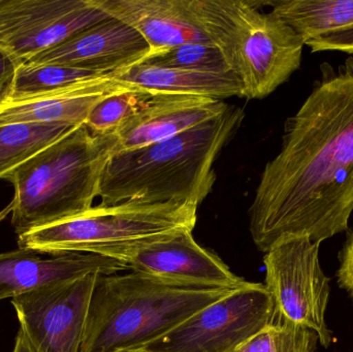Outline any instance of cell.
<instances>
[{"instance_id":"obj_1","label":"cell","mask_w":353,"mask_h":352,"mask_svg":"<svg viewBox=\"0 0 353 352\" xmlns=\"http://www.w3.org/2000/svg\"><path fill=\"white\" fill-rule=\"evenodd\" d=\"M300 109L286 120L281 149L265 165L249 208L257 249L308 237L321 244L350 229L353 213V57L325 62Z\"/></svg>"},{"instance_id":"obj_2","label":"cell","mask_w":353,"mask_h":352,"mask_svg":"<svg viewBox=\"0 0 353 352\" xmlns=\"http://www.w3.org/2000/svg\"><path fill=\"white\" fill-rule=\"evenodd\" d=\"M243 119L244 111L230 105L221 115L169 140L112 155L99 182L101 205L179 202L199 206L215 184L214 163Z\"/></svg>"},{"instance_id":"obj_3","label":"cell","mask_w":353,"mask_h":352,"mask_svg":"<svg viewBox=\"0 0 353 352\" xmlns=\"http://www.w3.org/2000/svg\"><path fill=\"white\" fill-rule=\"evenodd\" d=\"M234 289L168 280L134 271L99 274L80 352L138 351Z\"/></svg>"},{"instance_id":"obj_4","label":"cell","mask_w":353,"mask_h":352,"mask_svg":"<svg viewBox=\"0 0 353 352\" xmlns=\"http://www.w3.org/2000/svg\"><path fill=\"white\" fill-rule=\"evenodd\" d=\"M117 150L115 134L95 136L85 124L77 126L6 176L14 196L0 221L10 215L19 237L90 210Z\"/></svg>"},{"instance_id":"obj_5","label":"cell","mask_w":353,"mask_h":352,"mask_svg":"<svg viewBox=\"0 0 353 352\" xmlns=\"http://www.w3.org/2000/svg\"><path fill=\"white\" fill-rule=\"evenodd\" d=\"M212 43L239 79L242 97L263 99L300 70L305 41L263 1L188 0Z\"/></svg>"},{"instance_id":"obj_6","label":"cell","mask_w":353,"mask_h":352,"mask_svg":"<svg viewBox=\"0 0 353 352\" xmlns=\"http://www.w3.org/2000/svg\"><path fill=\"white\" fill-rule=\"evenodd\" d=\"M199 206L191 203L125 202L90 210L19 236L21 249L61 256L92 253L182 229H193Z\"/></svg>"},{"instance_id":"obj_7","label":"cell","mask_w":353,"mask_h":352,"mask_svg":"<svg viewBox=\"0 0 353 352\" xmlns=\"http://www.w3.org/2000/svg\"><path fill=\"white\" fill-rule=\"evenodd\" d=\"M278 318L265 285L246 282L132 352H234Z\"/></svg>"},{"instance_id":"obj_8","label":"cell","mask_w":353,"mask_h":352,"mask_svg":"<svg viewBox=\"0 0 353 352\" xmlns=\"http://www.w3.org/2000/svg\"><path fill=\"white\" fill-rule=\"evenodd\" d=\"M319 247L308 237L278 242L263 258L265 287L282 320L314 331L329 349L334 341L325 322L331 280L321 269Z\"/></svg>"},{"instance_id":"obj_9","label":"cell","mask_w":353,"mask_h":352,"mask_svg":"<svg viewBox=\"0 0 353 352\" xmlns=\"http://www.w3.org/2000/svg\"><path fill=\"white\" fill-rule=\"evenodd\" d=\"M108 18L93 0H0V51L27 63Z\"/></svg>"},{"instance_id":"obj_10","label":"cell","mask_w":353,"mask_h":352,"mask_svg":"<svg viewBox=\"0 0 353 352\" xmlns=\"http://www.w3.org/2000/svg\"><path fill=\"white\" fill-rule=\"evenodd\" d=\"M99 274L47 285L12 299L33 352H80Z\"/></svg>"},{"instance_id":"obj_11","label":"cell","mask_w":353,"mask_h":352,"mask_svg":"<svg viewBox=\"0 0 353 352\" xmlns=\"http://www.w3.org/2000/svg\"><path fill=\"white\" fill-rule=\"evenodd\" d=\"M193 229H182L105 250L134 272L168 280L238 289L246 283L220 258L195 242Z\"/></svg>"},{"instance_id":"obj_12","label":"cell","mask_w":353,"mask_h":352,"mask_svg":"<svg viewBox=\"0 0 353 352\" xmlns=\"http://www.w3.org/2000/svg\"><path fill=\"white\" fill-rule=\"evenodd\" d=\"M150 52L148 43L132 27L108 18L27 63L70 66L113 74L140 63Z\"/></svg>"},{"instance_id":"obj_13","label":"cell","mask_w":353,"mask_h":352,"mask_svg":"<svg viewBox=\"0 0 353 352\" xmlns=\"http://www.w3.org/2000/svg\"><path fill=\"white\" fill-rule=\"evenodd\" d=\"M228 107L223 101L207 97L152 94L115 132L117 152L169 140L221 115Z\"/></svg>"},{"instance_id":"obj_14","label":"cell","mask_w":353,"mask_h":352,"mask_svg":"<svg viewBox=\"0 0 353 352\" xmlns=\"http://www.w3.org/2000/svg\"><path fill=\"white\" fill-rule=\"evenodd\" d=\"M125 270L128 267L123 262L97 254L68 253L45 258L37 252L18 248L0 253V301L93 273L112 275Z\"/></svg>"},{"instance_id":"obj_15","label":"cell","mask_w":353,"mask_h":352,"mask_svg":"<svg viewBox=\"0 0 353 352\" xmlns=\"http://www.w3.org/2000/svg\"><path fill=\"white\" fill-rule=\"evenodd\" d=\"M128 87L117 82L111 74L34 96L2 99L0 125L20 123L83 125L101 99Z\"/></svg>"},{"instance_id":"obj_16","label":"cell","mask_w":353,"mask_h":352,"mask_svg":"<svg viewBox=\"0 0 353 352\" xmlns=\"http://www.w3.org/2000/svg\"><path fill=\"white\" fill-rule=\"evenodd\" d=\"M93 1L110 17L134 29L148 43L149 54L182 43H212L191 12L188 0Z\"/></svg>"},{"instance_id":"obj_17","label":"cell","mask_w":353,"mask_h":352,"mask_svg":"<svg viewBox=\"0 0 353 352\" xmlns=\"http://www.w3.org/2000/svg\"><path fill=\"white\" fill-rule=\"evenodd\" d=\"M117 82L157 94H183L223 101L242 97L240 81L234 72L214 74L138 63L113 72Z\"/></svg>"},{"instance_id":"obj_18","label":"cell","mask_w":353,"mask_h":352,"mask_svg":"<svg viewBox=\"0 0 353 352\" xmlns=\"http://www.w3.org/2000/svg\"><path fill=\"white\" fill-rule=\"evenodd\" d=\"M305 41L353 26V0L263 1Z\"/></svg>"},{"instance_id":"obj_19","label":"cell","mask_w":353,"mask_h":352,"mask_svg":"<svg viewBox=\"0 0 353 352\" xmlns=\"http://www.w3.org/2000/svg\"><path fill=\"white\" fill-rule=\"evenodd\" d=\"M77 126L68 124L0 125V179Z\"/></svg>"},{"instance_id":"obj_20","label":"cell","mask_w":353,"mask_h":352,"mask_svg":"<svg viewBox=\"0 0 353 352\" xmlns=\"http://www.w3.org/2000/svg\"><path fill=\"white\" fill-rule=\"evenodd\" d=\"M109 74L53 64H19L2 99L34 96Z\"/></svg>"},{"instance_id":"obj_21","label":"cell","mask_w":353,"mask_h":352,"mask_svg":"<svg viewBox=\"0 0 353 352\" xmlns=\"http://www.w3.org/2000/svg\"><path fill=\"white\" fill-rule=\"evenodd\" d=\"M145 65L194 72H232L220 50L213 43H187L150 53L140 62Z\"/></svg>"},{"instance_id":"obj_22","label":"cell","mask_w":353,"mask_h":352,"mask_svg":"<svg viewBox=\"0 0 353 352\" xmlns=\"http://www.w3.org/2000/svg\"><path fill=\"white\" fill-rule=\"evenodd\" d=\"M319 342L314 331L279 316L234 352H315Z\"/></svg>"},{"instance_id":"obj_23","label":"cell","mask_w":353,"mask_h":352,"mask_svg":"<svg viewBox=\"0 0 353 352\" xmlns=\"http://www.w3.org/2000/svg\"><path fill=\"white\" fill-rule=\"evenodd\" d=\"M151 95L152 93L132 87L109 95L93 107L85 126L95 136L115 134Z\"/></svg>"},{"instance_id":"obj_24","label":"cell","mask_w":353,"mask_h":352,"mask_svg":"<svg viewBox=\"0 0 353 352\" xmlns=\"http://www.w3.org/2000/svg\"><path fill=\"white\" fill-rule=\"evenodd\" d=\"M312 52L337 51L353 55V26L305 41Z\"/></svg>"},{"instance_id":"obj_25","label":"cell","mask_w":353,"mask_h":352,"mask_svg":"<svg viewBox=\"0 0 353 352\" xmlns=\"http://www.w3.org/2000/svg\"><path fill=\"white\" fill-rule=\"evenodd\" d=\"M338 284L346 291L353 302V231L347 234L345 243L340 250Z\"/></svg>"},{"instance_id":"obj_26","label":"cell","mask_w":353,"mask_h":352,"mask_svg":"<svg viewBox=\"0 0 353 352\" xmlns=\"http://www.w3.org/2000/svg\"><path fill=\"white\" fill-rule=\"evenodd\" d=\"M16 68L14 62L6 54L0 51V90L3 92V96L12 81Z\"/></svg>"},{"instance_id":"obj_27","label":"cell","mask_w":353,"mask_h":352,"mask_svg":"<svg viewBox=\"0 0 353 352\" xmlns=\"http://www.w3.org/2000/svg\"><path fill=\"white\" fill-rule=\"evenodd\" d=\"M12 352H33L27 341L26 337L23 334L22 331H19L17 335L16 340H14V346Z\"/></svg>"},{"instance_id":"obj_28","label":"cell","mask_w":353,"mask_h":352,"mask_svg":"<svg viewBox=\"0 0 353 352\" xmlns=\"http://www.w3.org/2000/svg\"><path fill=\"white\" fill-rule=\"evenodd\" d=\"M2 99H3V92H2L1 90H0V101H2Z\"/></svg>"}]
</instances>
